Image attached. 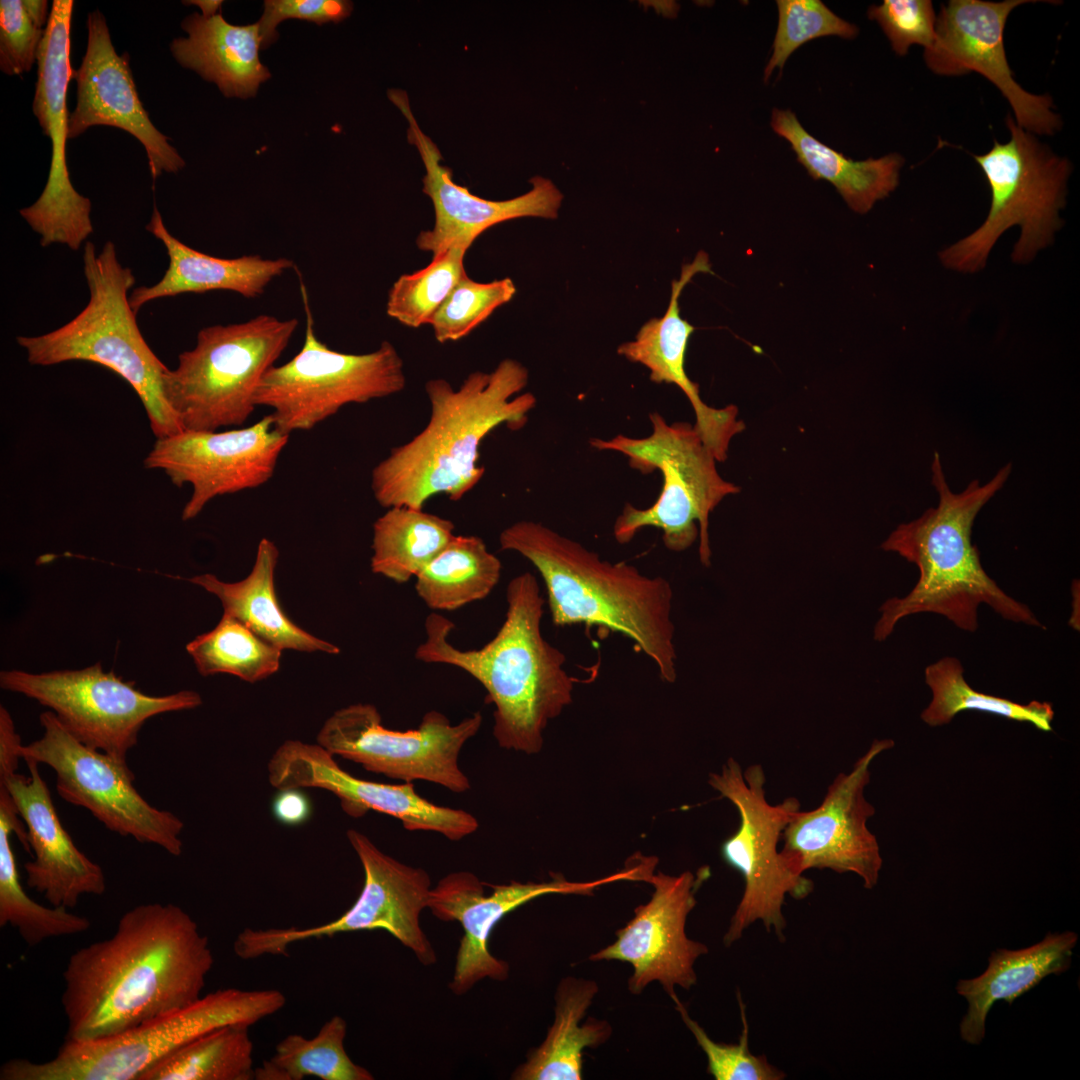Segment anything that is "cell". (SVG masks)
I'll list each match as a JSON object with an SVG mask.
<instances>
[{
  "instance_id": "4316f807",
  "label": "cell",
  "mask_w": 1080,
  "mask_h": 1080,
  "mask_svg": "<svg viewBox=\"0 0 1080 1080\" xmlns=\"http://www.w3.org/2000/svg\"><path fill=\"white\" fill-rule=\"evenodd\" d=\"M705 272L713 273L708 255L700 251L691 263L682 266L680 278L672 281L665 315L647 321L635 340L621 344L617 353L648 368L651 381L675 384L683 391L695 413L696 431L717 462H723L732 438L745 429V424L738 419L736 406L714 408L705 404L699 395L698 384L686 374L685 354L695 328L682 319L678 304L684 287L696 274Z\"/></svg>"
},
{
  "instance_id": "f907efd6",
  "label": "cell",
  "mask_w": 1080,
  "mask_h": 1080,
  "mask_svg": "<svg viewBox=\"0 0 1080 1080\" xmlns=\"http://www.w3.org/2000/svg\"><path fill=\"white\" fill-rule=\"evenodd\" d=\"M23 8L27 13L31 21L39 29H46L48 24L50 12H48V1L46 0H21Z\"/></svg>"
},
{
  "instance_id": "d6a6232c",
  "label": "cell",
  "mask_w": 1080,
  "mask_h": 1080,
  "mask_svg": "<svg viewBox=\"0 0 1080 1080\" xmlns=\"http://www.w3.org/2000/svg\"><path fill=\"white\" fill-rule=\"evenodd\" d=\"M771 127L790 143L808 174L814 180L831 183L857 213H867L898 186L904 163L899 154L855 161L813 137L789 109H774Z\"/></svg>"
},
{
  "instance_id": "ee69618b",
  "label": "cell",
  "mask_w": 1080,
  "mask_h": 1080,
  "mask_svg": "<svg viewBox=\"0 0 1080 1080\" xmlns=\"http://www.w3.org/2000/svg\"><path fill=\"white\" fill-rule=\"evenodd\" d=\"M737 999L742 1019V1033L738 1043L726 1044L712 1040L706 1031L693 1020L680 1000L674 1004L697 1045L707 1058V1073L715 1080H782L785 1072L770 1064L764 1054L754 1055L749 1050V1027L746 1006L738 991Z\"/></svg>"
},
{
  "instance_id": "7402d4cb",
  "label": "cell",
  "mask_w": 1080,
  "mask_h": 1080,
  "mask_svg": "<svg viewBox=\"0 0 1080 1080\" xmlns=\"http://www.w3.org/2000/svg\"><path fill=\"white\" fill-rule=\"evenodd\" d=\"M333 756L318 743L287 740L269 759L268 780L278 790L328 791L339 799L343 811L352 818H361L372 810L400 820L409 831L436 832L451 841L461 840L479 827L471 813L421 797L412 782L387 784L364 780L342 769Z\"/></svg>"
},
{
  "instance_id": "b9f144b4",
  "label": "cell",
  "mask_w": 1080,
  "mask_h": 1080,
  "mask_svg": "<svg viewBox=\"0 0 1080 1080\" xmlns=\"http://www.w3.org/2000/svg\"><path fill=\"white\" fill-rule=\"evenodd\" d=\"M515 293L511 278L483 283L464 275L429 323L436 340L443 344L466 337Z\"/></svg>"
},
{
  "instance_id": "d6986e66",
  "label": "cell",
  "mask_w": 1080,
  "mask_h": 1080,
  "mask_svg": "<svg viewBox=\"0 0 1080 1080\" xmlns=\"http://www.w3.org/2000/svg\"><path fill=\"white\" fill-rule=\"evenodd\" d=\"M891 739L874 740L849 773H839L815 809H798L783 830L780 852L790 867L804 875L809 869H829L858 875L866 889L874 888L883 860L867 821L875 808L865 796L870 765L892 748Z\"/></svg>"
},
{
  "instance_id": "f546056e",
  "label": "cell",
  "mask_w": 1080,
  "mask_h": 1080,
  "mask_svg": "<svg viewBox=\"0 0 1080 1080\" xmlns=\"http://www.w3.org/2000/svg\"><path fill=\"white\" fill-rule=\"evenodd\" d=\"M1077 941L1078 935L1073 931L1049 932L1039 943L1027 948L994 950L980 976L961 979L956 984V992L968 1002V1011L960 1023L961 1038L969 1044H980L994 1003L1004 1000L1011 1005L1046 976L1068 970Z\"/></svg>"
},
{
  "instance_id": "30bf717a",
  "label": "cell",
  "mask_w": 1080,
  "mask_h": 1080,
  "mask_svg": "<svg viewBox=\"0 0 1080 1080\" xmlns=\"http://www.w3.org/2000/svg\"><path fill=\"white\" fill-rule=\"evenodd\" d=\"M298 326L296 318L262 314L198 332L193 349L164 377L165 397L185 430L241 426L257 407L255 394Z\"/></svg>"
},
{
  "instance_id": "d4e9b609",
  "label": "cell",
  "mask_w": 1080,
  "mask_h": 1080,
  "mask_svg": "<svg viewBox=\"0 0 1080 1080\" xmlns=\"http://www.w3.org/2000/svg\"><path fill=\"white\" fill-rule=\"evenodd\" d=\"M87 30L85 55L72 74L77 102L69 114L68 139L96 125L120 128L145 148L154 181L163 172H178L185 161L151 122L136 89L129 55L117 54L105 17L98 10L88 14Z\"/></svg>"
},
{
  "instance_id": "9c48e42d",
  "label": "cell",
  "mask_w": 1080,
  "mask_h": 1080,
  "mask_svg": "<svg viewBox=\"0 0 1080 1080\" xmlns=\"http://www.w3.org/2000/svg\"><path fill=\"white\" fill-rule=\"evenodd\" d=\"M1006 124L1007 142L994 140L988 152L973 155L990 188V209L978 229L940 253L949 269L981 270L998 238L1012 226L1021 229L1012 259L1029 262L1052 243L1062 225L1059 211L1065 205L1069 160L1019 127L1012 116L1006 117Z\"/></svg>"
},
{
  "instance_id": "cb8c5ba5",
  "label": "cell",
  "mask_w": 1080,
  "mask_h": 1080,
  "mask_svg": "<svg viewBox=\"0 0 1080 1080\" xmlns=\"http://www.w3.org/2000/svg\"><path fill=\"white\" fill-rule=\"evenodd\" d=\"M390 100L409 123L407 138L422 159L425 175L422 191L432 201L434 227L416 238L417 247L432 256L451 247L467 250L492 226L521 217L555 219L563 199L562 193L548 179L533 177L531 190L508 200L494 201L472 194L467 187L453 181L452 170L442 165L439 148L419 127L405 91H388Z\"/></svg>"
},
{
  "instance_id": "5b68a950",
  "label": "cell",
  "mask_w": 1080,
  "mask_h": 1080,
  "mask_svg": "<svg viewBox=\"0 0 1080 1080\" xmlns=\"http://www.w3.org/2000/svg\"><path fill=\"white\" fill-rule=\"evenodd\" d=\"M931 470L939 497L937 506L899 525L881 545L885 551L896 552L915 564L919 578L905 597L891 598L881 606L874 639L885 640L901 619L919 613L942 615L958 628L975 632L980 604L988 605L1006 620L1044 628L1028 606L1007 595L990 578L971 541L977 514L1003 487L1011 465L1001 468L983 485L971 481L960 493L949 488L937 452Z\"/></svg>"
},
{
  "instance_id": "4dcf8cb0",
  "label": "cell",
  "mask_w": 1080,
  "mask_h": 1080,
  "mask_svg": "<svg viewBox=\"0 0 1080 1080\" xmlns=\"http://www.w3.org/2000/svg\"><path fill=\"white\" fill-rule=\"evenodd\" d=\"M278 558L277 546L263 538L258 544L253 568L245 579L229 583L206 573L188 580L215 595L222 604L224 614L236 618L281 650L338 654V646L303 630L283 611L274 585Z\"/></svg>"
},
{
  "instance_id": "ffe728a7",
  "label": "cell",
  "mask_w": 1080,
  "mask_h": 1080,
  "mask_svg": "<svg viewBox=\"0 0 1080 1080\" xmlns=\"http://www.w3.org/2000/svg\"><path fill=\"white\" fill-rule=\"evenodd\" d=\"M704 867L697 875L685 871L668 875L654 871L645 879L653 888L646 904L634 910L632 919L615 932L616 940L589 956L591 961L618 960L629 963L633 973L629 991L640 994L657 981L675 1003L676 987L691 989L697 983L696 961L708 953L704 943L689 938L686 921L696 906V892L708 878Z\"/></svg>"
},
{
  "instance_id": "f6af8a7d",
  "label": "cell",
  "mask_w": 1080,
  "mask_h": 1080,
  "mask_svg": "<svg viewBox=\"0 0 1080 1080\" xmlns=\"http://www.w3.org/2000/svg\"><path fill=\"white\" fill-rule=\"evenodd\" d=\"M867 16L880 25L899 56L913 45L926 49L934 41L937 15L930 0H884L871 5Z\"/></svg>"
},
{
  "instance_id": "ab89813d",
  "label": "cell",
  "mask_w": 1080,
  "mask_h": 1080,
  "mask_svg": "<svg viewBox=\"0 0 1080 1080\" xmlns=\"http://www.w3.org/2000/svg\"><path fill=\"white\" fill-rule=\"evenodd\" d=\"M200 675H234L255 683L276 673L282 650L268 643L236 618L224 614L210 631L186 645Z\"/></svg>"
},
{
  "instance_id": "9a60e30c",
  "label": "cell",
  "mask_w": 1080,
  "mask_h": 1080,
  "mask_svg": "<svg viewBox=\"0 0 1080 1080\" xmlns=\"http://www.w3.org/2000/svg\"><path fill=\"white\" fill-rule=\"evenodd\" d=\"M40 724L42 736L22 744L19 755L25 762L54 770L56 790L63 800L88 810L114 833L159 846L173 856L181 855L182 820L142 797L128 764L80 743L50 710L41 713Z\"/></svg>"
},
{
  "instance_id": "52a82bcc",
  "label": "cell",
  "mask_w": 1080,
  "mask_h": 1080,
  "mask_svg": "<svg viewBox=\"0 0 1080 1080\" xmlns=\"http://www.w3.org/2000/svg\"><path fill=\"white\" fill-rule=\"evenodd\" d=\"M285 995L276 989H218L193 1003L132 1029L91 1041H69L44 1062L11 1059L0 1068L2 1080H140L173 1052L196 1038L228 1025L252 1026L281 1010Z\"/></svg>"
},
{
  "instance_id": "3957f363",
  "label": "cell",
  "mask_w": 1080,
  "mask_h": 1080,
  "mask_svg": "<svg viewBox=\"0 0 1080 1080\" xmlns=\"http://www.w3.org/2000/svg\"><path fill=\"white\" fill-rule=\"evenodd\" d=\"M506 618L479 649L462 650L449 641L454 623L431 613L418 661L457 667L486 690L494 705L493 736L501 748L536 754L548 722L572 702L576 679L564 669L565 654L542 635L544 599L535 576L525 572L507 586Z\"/></svg>"
},
{
  "instance_id": "d590c367",
  "label": "cell",
  "mask_w": 1080,
  "mask_h": 1080,
  "mask_svg": "<svg viewBox=\"0 0 1080 1080\" xmlns=\"http://www.w3.org/2000/svg\"><path fill=\"white\" fill-rule=\"evenodd\" d=\"M502 565L475 535H454L415 577V589L432 610L452 611L482 600L500 579Z\"/></svg>"
},
{
  "instance_id": "e575fe53",
  "label": "cell",
  "mask_w": 1080,
  "mask_h": 1080,
  "mask_svg": "<svg viewBox=\"0 0 1080 1080\" xmlns=\"http://www.w3.org/2000/svg\"><path fill=\"white\" fill-rule=\"evenodd\" d=\"M454 523L411 507H391L373 525L371 570L396 583L415 578L448 544Z\"/></svg>"
},
{
  "instance_id": "7bdbcfd3",
  "label": "cell",
  "mask_w": 1080,
  "mask_h": 1080,
  "mask_svg": "<svg viewBox=\"0 0 1080 1080\" xmlns=\"http://www.w3.org/2000/svg\"><path fill=\"white\" fill-rule=\"evenodd\" d=\"M778 25L773 53L768 61L764 80L775 68L783 69L789 56L806 42L825 36L852 39L858 28L837 16L820 0H778Z\"/></svg>"
},
{
  "instance_id": "7c38bea8",
  "label": "cell",
  "mask_w": 1080,
  "mask_h": 1080,
  "mask_svg": "<svg viewBox=\"0 0 1080 1080\" xmlns=\"http://www.w3.org/2000/svg\"><path fill=\"white\" fill-rule=\"evenodd\" d=\"M300 288L306 316L303 346L291 360L270 368L255 394L256 406L271 408L274 428L285 435L311 430L348 404L388 397L406 385L403 360L389 341L365 354L338 352L323 343L301 282Z\"/></svg>"
},
{
  "instance_id": "5bb4252c",
  "label": "cell",
  "mask_w": 1080,
  "mask_h": 1080,
  "mask_svg": "<svg viewBox=\"0 0 1080 1080\" xmlns=\"http://www.w3.org/2000/svg\"><path fill=\"white\" fill-rule=\"evenodd\" d=\"M347 838L364 871L363 887L354 904L335 920L317 926L246 928L233 943L237 957L287 956L289 946L297 942L383 929L410 949L421 964L436 962L433 946L420 925L432 889L429 874L385 854L357 830H348Z\"/></svg>"
},
{
  "instance_id": "ac0fdd59",
  "label": "cell",
  "mask_w": 1080,
  "mask_h": 1080,
  "mask_svg": "<svg viewBox=\"0 0 1080 1080\" xmlns=\"http://www.w3.org/2000/svg\"><path fill=\"white\" fill-rule=\"evenodd\" d=\"M288 438L274 428L271 414L248 427L227 431L184 430L156 439L144 466L162 471L177 487H192L181 515L188 521L218 496L268 482Z\"/></svg>"
},
{
  "instance_id": "277c9868",
  "label": "cell",
  "mask_w": 1080,
  "mask_h": 1080,
  "mask_svg": "<svg viewBox=\"0 0 1080 1080\" xmlns=\"http://www.w3.org/2000/svg\"><path fill=\"white\" fill-rule=\"evenodd\" d=\"M499 544L537 569L555 626L583 624L620 633L653 661L663 681L676 680L669 581L647 576L623 561L603 560L579 542L531 520L503 529Z\"/></svg>"
},
{
  "instance_id": "f35d334b",
  "label": "cell",
  "mask_w": 1080,
  "mask_h": 1080,
  "mask_svg": "<svg viewBox=\"0 0 1080 1080\" xmlns=\"http://www.w3.org/2000/svg\"><path fill=\"white\" fill-rule=\"evenodd\" d=\"M253 1051L248 1026H224L179 1048L140 1080H252Z\"/></svg>"
},
{
  "instance_id": "836d02e7",
  "label": "cell",
  "mask_w": 1080,
  "mask_h": 1080,
  "mask_svg": "<svg viewBox=\"0 0 1080 1080\" xmlns=\"http://www.w3.org/2000/svg\"><path fill=\"white\" fill-rule=\"evenodd\" d=\"M7 791L0 792V926L17 930L24 942L35 946L55 937L86 932L91 923L84 916L63 907H46L30 898L23 889L10 843L14 833L30 852L27 830Z\"/></svg>"
},
{
  "instance_id": "74e56055",
  "label": "cell",
  "mask_w": 1080,
  "mask_h": 1080,
  "mask_svg": "<svg viewBox=\"0 0 1080 1080\" xmlns=\"http://www.w3.org/2000/svg\"><path fill=\"white\" fill-rule=\"evenodd\" d=\"M347 1023L339 1015L326 1021L312 1038L290 1034L275 1047L273 1056L256 1067L254 1080H372L374 1076L348 1056L344 1040Z\"/></svg>"
},
{
  "instance_id": "8992f818",
  "label": "cell",
  "mask_w": 1080,
  "mask_h": 1080,
  "mask_svg": "<svg viewBox=\"0 0 1080 1080\" xmlns=\"http://www.w3.org/2000/svg\"><path fill=\"white\" fill-rule=\"evenodd\" d=\"M84 275L89 288L85 308L62 327L39 336H19L32 365L50 366L88 361L106 367L134 389L156 439L184 431L164 393L168 367L151 350L136 322L128 292L135 277L118 260L108 241L100 253L86 242Z\"/></svg>"
},
{
  "instance_id": "4fadbf2b",
  "label": "cell",
  "mask_w": 1080,
  "mask_h": 1080,
  "mask_svg": "<svg viewBox=\"0 0 1080 1080\" xmlns=\"http://www.w3.org/2000/svg\"><path fill=\"white\" fill-rule=\"evenodd\" d=\"M0 686L47 707L76 740L121 764H127V754L136 746L148 719L202 704L201 696L193 690L146 694L134 681L104 671L99 662L79 670H4Z\"/></svg>"
},
{
  "instance_id": "1f68e13d",
  "label": "cell",
  "mask_w": 1080,
  "mask_h": 1080,
  "mask_svg": "<svg viewBox=\"0 0 1080 1080\" xmlns=\"http://www.w3.org/2000/svg\"><path fill=\"white\" fill-rule=\"evenodd\" d=\"M595 981L565 977L555 994V1019L545 1040L527 1054L512 1073L515 1080H580L583 1051L604 1044L611 1036L608 1021L585 1017L598 993Z\"/></svg>"
},
{
  "instance_id": "6da1fadb",
  "label": "cell",
  "mask_w": 1080,
  "mask_h": 1080,
  "mask_svg": "<svg viewBox=\"0 0 1080 1080\" xmlns=\"http://www.w3.org/2000/svg\"><path fill=\"white\" fill-rule=\"evenodd\" d=\"M213 965L207 936L181 907L131 908L111 937L69 957L61 997L65 1040L117 1035L193 1003Z\"/></svg>"
},
{
  "instance_id": "484cf974",
  "label": "cell",
  "mask_w": 1080,
  "mask_h": 1080,
  "mask_svg": "<svg viewBox=\"0 0 1080 1080\" xmlns=\"http://www.w3.org/2000/svg\"><path fill=\"white\" fill-rule=\"evenodd\" d=\"M29 775L0 777L27 830L33 860L24 864L26 884L54 907L74 908L83 895H101L106 882L100 865L74 844L56 812L38 763L26 761Z\"/></svg>"
},
{
  "instance_id": "60d3db41",
  "label": "cell",
  "mask_w": 1080,
  "mask_h": 1080,
  "mask_svg": "<svg viewBox=\"0 0 1080 1080\" xmlns=\"http://www.w3.org/2000/svg\"><path fill=\"white\" fill-rule=\"evenodd\" d=\"M463 247H451L433 256L424 268L403 274L393 283L386 303L387 315L411 328L430 323L438 308L466 275Z\"/></svg>"
},
{
  "instance_id": "603a6c76",
  "label": "cell",
  "mask_w": 1080,
  "mask_h": 1080,
  "mask_svg": "<svg viewBox=\"0 0 1080 1080\" xmlns=\"http://www.w3.org/2000/svg\"><path fill=\"white\" fill-rule=\"evenodd\" d=\"M629 878L626 868L588 882L568 881L557 874L545 882L489 884L492 892L486 895L484 883L472 872L447 874L431 889L428 908L439 920L457 921L463 929L450 989L462 995L484 978L507 979L509 965L491 954L489 940L495 926L508 913L544 895H592L602 885Z\"/></svg>"
},
{
  "instance_id": "83f0119b",
  "label": "cell",
  "mask_w": 1080,
  "mask_h": 1080,
  "mask_svg": "<svg viewBox=\"0 0 1080 1080\" xmlns=\"http://www.w3.org/2000/svg\"><path fill=\"white\" fill-rule=\"evenodd\" d=\"M147 231L166 248L169 266L159 282L135 288L129 295L135 313L146 303L184 293L226 290L245 298L262 295L267 286L284 272L295 267L291 259H265L259 255L219 258L195 250L174 237L163 223L155 206Z\"/></svg>"
},
{
  "instance_id": "ba28073f",
  "label": "cell",
  "mask_w": 1080,
  "mask_h": 1080,
  "mask_svg": "<svg viewBox=\"0 0 1080 1080\" xmlns=\"http://www.w3.org/2000/svg\"><path fill=\"white\" fill-rule=\"evenodd\" d=\"M652 432L632 438L618 434L610 439L591 438V447L625 455L631 468L643 473L659 470L663 484L657 500L648 508L626 503L613 526L620 544L629 543L645 527L663 532L667 549L681 552L699 537V558L710 566L709 515L739 487L718 473L712 452L703 443L694 425L668 423L659 413L649 415Z\"/></svg>"
},
{
  "instance_id": "e0dca14e",
  "label": "cell",
  "mask_w": 1080,
  "mask_h": 1080,
  "mask_svg": "<svg viewBox=\"0 0 1080 1080\" xmlns=\"http://www.w3.org/2000/svg\"><path fill=\"white\" fill-rule=\"evenodd\" d=\"M74 2L54 0L37 58L32 110L43 134L51 139L52 157L39 198L19 211L40 235L43 247L63 244L78 250L93 232L91 202L73 187L66 161L69 114L66 96L73 69L70 31Z\"/></svg>"
},
{
  "instance_id": "44dd1931",
  "label": "cell",
  "mask_w": 1080,
  "mask_h": 1080,
  "mask_svg": "<svg viewBox=\"0 0 1080 1080\" xmlns=\"http://www.w3.org/2000/svg\"><path fill=\"white\" fill-rule=\"evenodd\" d=\"M1035 1L950 0L941 6L933 43L924 49L927 67L941 76L976 72L1009 102L1016 124L1034 135H1052L1062 125L1049 95L1023 89L1014 79L1004 47L1007 18L1019 5Z\"/></svg>"
},
{
  "instance_id": "2e32d148",
  "label": "cell",
  "mask_w": 1080,
  "mask_h": 1080,
  "mask_svg": "<svg viewBox=\"0 0 1080 1080\" xmlns=\"http://www.w3.org/2000/svg\"><path fill=\"white\" fill-rule=\"evenodd\" d=\"M482 720L481 713L475 712L452 724L443 713L431 710L417 728L399 731L382 724L374 705L357 703L335 711L319 730L317 743L369 772L403 782L427 781L464 793L471 784L459 766V755L480 730Z\"/></svg>"
},
{
  "instance_id": "7a4b0ae2",
  "label": "cell",
  "mask_w": 1080,
  "mask_h": 1080,
  "mask_svg": "<svg viewBox=\"0 0 1080 1080\" xmlns=\"http://www.w3.org/2000/svg\"><path fill=\"white\" fill-rule=\"evenodd\" d=\"M528 378L524 365L506 358L490 372L470 373L457 389L445 379L427 381V424L371 472L378 504L423 509L437 494L459 501L473 490L485 473L479 464L484 439L501 425L522 428L536 406L532 393L519 394Z\"/></svg>"
},
{
  "instance_id": "816d5d0a",
  "label": "cell",
  "mask_w": 1080,
  "mask_h": 1080,
  "mask_svg": "<svg viewBox=\"0 0 1080 1080\" xmlns=\"http://www.w3.org/2000/svg\"><path fill=\"white\" fill-rule=\"evenodd\" d=\"M183 3H187L188 5H196V6H198L202 11L203 16L210 17V16H214V15L218 14L219 12H221V6H222L223 2L222 1H211V0L210 1L194 0V1H184Z\"/></svg>"
},
{
  "instance_id": "7dc6e473",
  "label": "cell",
  "mask_w": 1080,
  "mask_h": 1080,
  "mask_svg": "<svg viewBox=\"0 0 1080 1080\" xmlns=\"http://www.w3.org/2000/svg\"><path fill=\"white\" fill-rule=\"evenodd\" d=\"M353 5L344 0H266L258 21L261 49L268 48L278 38L277 25L283 20L299 19L322 25L338 23L347 18Z\"/></svg>"
},
{
  "instance_id": "681fc988",
  "label": "cell",
  "mask_w": 1080,
  "mask_h": 1080,
  "mask_svg": "<svg viewBox=\"0 0 1080 1080\" xmlns=\"http://www.w3.org/2000/svg\"><path fill=\"white\" fill-rule=\"evenodd\" d=\"M21 738L8 710L0 707V777L16 772L21 758L19 748Z\"/></svg>"
},
{
  "instance_id": "c3c4849f",
  "label": "cell",
  "mask_w": 1080,
  "mask_h": 1080,
  "mask_svg": "<svg viewBox=\"0 0 1080 1080\" xmlns=\"http://www.w3.org/2000/svg\"><path fill=\"white\" fill-rule=\"evenodd\" d=\"M272 812L280 823L298 826L309 819L311 802L299 788L281 789L273 799Z\"/></svg>"
},
{
  "instance_id": "8d00e7d4",
  "label": "cell",
  "mask_w": 1080,
  "mask_h": 1080,
  "mask_svg": "<svg viewBox=\"0 0 1080 1080\" xmlns=\"http://www.w3.org/2000/svg\"><path fill=\"white\" fill-rule=\"evenodd\" d=\"M924 675L932 698L921 719L931 727L949 724L962 711L975 710L1030 723L1040 731L1053 730L1055 713L1050 703L1033 700L1020 704L976 691L966 682L962 664L955 657L946 656L928 665Z\"/></svg>"
},
{
  "instance_id": "8fae6325",
  "label": "cell",
  "mask_w": 1080,
  "mask_h": 1080,
  "mask_svg": "<svg viewBox=\"0 0 1080 1080\" xmlns=\"http://www.w3.org/2000/svg\"><path fill=\"white\" fill-rule=\"evenodd\" d=\"M709 784L738 810L740 824L721 845V857L744 881L742 897L730 919L723 943L730 947L744 931L760 921L767 932L785 941L787 926L782 908L786 895L801 900L813 890L811 879L796 873L778 850L783 830L799 801L790 797L779 804L766 799V777L760 764L742 770L729 758L720 773H711Z\"/></svg>"
},
{
  "instance_id": "bcb514c9",
  "label": "cell",
  "mask_w": 1080,
  "mask_h": 1080,
  "mask_svg": "<svg viewBox=\"0 0 1080 1080\" xmlns=\"http://www.w3.org/2000/svg\"><path fill=\"white\" fill-rule=\"evenodd\" d=\"M45 30L28 17L22 1H0V70L18 76L37 62Z\"/></svg>"
},
{
  "instance_id": "f1b7e54d",
  "label": "cell",
  "mask_w": 1080,
  "mask_h": 1080,
  "mask_svg": "<svg viewBox=\"0 0 1080 1080\" xmlns=\"http://www.w3.org/2000/svg\"><path fill=\"white\" fill-rule=\"evenodd\" d=\"M181 27L188 37L172 41V55L183 67L215 83L224 96L253 97L259 85L270 78L259 58L262 39L258 22L233 25L221 12L210 17L193 13Z\"/></svg>"
}]
</instances>
